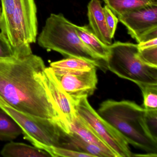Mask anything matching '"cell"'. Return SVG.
<instances>
[{
  "mask_svg": "<svg viewBox=\"0 0 157 157\" xmlns=\"http://www.w3.org/2000/svg\"><path fill=\"white\" fill-rule=\"evenodd\" d=\"M46 68L42 58L33 53L0 58V97L22 113L68 126L45 84Z\"/></svg>",
  "mask_w": 157,
  "mask_h": 157,
  "instance_id": "cell-1",
  "label": "cell"
},
{
  "mask_svg": "<svg viewBox=\"0 0 157 157\" xmlns=\"http://www.w3.org/2000/svg\"><path fill=\"white\" fill-rule=\"evenodd\" d=\"M145 109L134 102L108 100L103 102L98 114L117 130L128 144L157 156V140L151 133Z\"/></svg>",
  "mask_w": 157,
  "mask_h": 157,
  "instance_id": "cell-2",
  "label": "cell"
},
{
  "mask_svg": "<svg viewBox=\"0 0 157 157\" xmlns=\"http://www.w3.org/2000/svg\"><path fill=\"white\" fill-rule=\"evenodd\" d=\"M38 45L48 51L53 50L68 57L82 59L101 69H107L105 60L94 54L76 33L75 24L62 13H52L37 38Z\"/></svg>",
  "mask_w": 157,
  "mask_h": 157,
  "instance_id": "cell-3",
  "label": "cell"
},
{
  "mask_svg": "<svg viewBox=\"0 0 157 157\" xmlns=\"http://www.w3.org/2000/svg\"><path fill=\"white\" fill-rule=\"evenodd\" d=\"M0 30L11 45L19 48L35 43L37 35L34 0H0Z\"/></svg>",
  "mask_w": 157,
  "mask_h": 157,
  "instance_id": "cell-4",
  "label": "cell"
},
{
  "mask_svg": "<svg viewBox=\"0 0 157 157\" xmlns=\"http://www.w3.org/2000/svg\"><path fill=\"white\" fill-rule=\"evenodd\" d=\"M0 109L7 113L22 130L24 138L35 147L44 150L46 147H63L69 128L64 124L47 118L22 113L0 97Z\"/></svg>",
  "mask_w": 157,
  "mask_h": 157,
  "instance_id": "cell-5",
  "label": "cell"
},
{
  "mask_svg": "<svg viewBox=\"0 0 157 157\" xmlns=\"http://www.w3.org/2000/svg\"><path fill=\"white\" fill-rule=\"evenodd\" d=\"M138 44L117 42L109 45L107 69L120 78L138 83L157 84V67L142 62L137 56Z\"/></svg>",
  "mask_w": 157,
  "mask_h": 157,
  "instance_id": "cell-6",
  "label": "cell"
},
{
  "mask_svg": "<svg viewBox=\"0 0 157 157\" xmlns=\"http://www.w3.org/2000/svg\"><path fill=\"white\" fill-rule=\"evenodd\" d=\"M87 98H82L74 104L76 113L113 151L117 157L134 156L127 141L98 114L89 103Z\"/></svg>",
  "mask_w": 157,
  "mask_h": 157,
  "instance_id": "cell-7",
  "label": "cell"
},
{
  "mask_svg": "<svg viewBox=\"0 0 157 157\" xmlns=\"http://www.w3.org/2000/svg\"><path fill=\"white\" fill-rule=\"evenodd\" d=\"M54 77L74 105L93 94L98 82L96 68L70 70L49 67Z\"/></svg>",
  "mask_w": 157,
  "mask_h": 157,
  "instance_id": "cell-8",
  "label": "cell"
},
{
  "mask_svg": "<svg viewBox=\"0 0 157 157\" xmlns=\"http://www.w3.org/2000/svg\"><path fill=\"white\" fill-rule=\"evenodd\" d=\"M138 43L148 31L157 27V5L147 6L117 16Z\"/></svg>",
  "mask_w": 157,
  "mask_h": 157,
  "instance_id": "cell-9",
  "label": "cell"
},
{
  "mask_svg": "<svg viewBox=\"0 0 157 157\" xmlns=\"http://www.w3.org/2000/svg\"><path fill=\"white\" fill-rule=\"evenodd\" d=\"M44 80L52 101L69 126L76 116L74 104L61 88L49 67L45 69Z\"/></svg>",
  "mask_w": 157,
  "mask_h": 157,
  "instance_id": "cell-10",
  "label": "cell"
},
{
  "mask_svg": "<svg viewBox=\"0 0 157 157\" xmlns=\"http://www.w3.org/2000/svg\"><path fill=\"white\" fill-rule=\"evenodd\" d=\"M89 25L95 36L104 44L109 46L112 44L105 22L103 10L99 0H91L88 5Z\"/></svg>",
  "mask_w": 157,
  "mask_h": 157,
  "instance_id": "cell-11",
  "label": "cell"
},
{
  "mask_svg": "<svg viewBox=\"0 0 157 157\" xmlns=\"http://www.w3.org/2000/svg\"><path fill=\"white\" fill-rule=\"evenodd\" d=\"M69 128L70 132L78 135L86 142L100 148L108 157H117L113 151L77 113L72 122L69 124Z\"/></svg>",
  "mask_w": 157,
  "mask_h": 157,
  "instance_id": "cell-12",
  "label": "cell"
},
{
  "mask_svg": "<svg viewBox=\"0 0 157 157\" xmlns=\"http://www.w3.org/2000/svg\"><path fill=\"white\" fill-rule=\"evenodd\" d=\"M76 33L82 43L97 56L106 61L109 53V46L101 42L88 26L75 25Z\"/></svg>",
  "mask_w": 157,
  "mask_h": 157,
  "instance_id": "cell-13",
  "label": "cell"
},
{
  "mask_svg": "<svg viewBox=\"0 0 157 157\" xmlns=\"http://www.w3.org/2000/svg\"><path fill=\"white\" fill-rule=\"evenodd\" d=\"M4 157H50L44 150L25 143L12 142L7 143L1 151Z\"/></svg>",
  "mask_w": 157,
  "mask_h": 157,
  "instance_id": "cell-14",
  "label": "cell"
},
{
  "mask_svg": "<svg viewBox=\"0 0 157 157\" xmlns=\"http://www.w3.org/2000/svg\"><path fill=\"white\" fill-rule=\"evenodd\" d=\"M117 16L147 6L157 5V0H103Z\"/></svg>",
  "mask_w": 157,
  "mask_h": 157,
  "instance_id": "cell-15",
  "label": "cell"
},
{
  "mask_svg": "<svg viewBox=\"0 0 157 157\" xmlns=\"http://www.w3.org/2000/svg\"><path fill=\"white\" fill-rule=\"evenodd\" d=\"M65 148L89 153L94 157H108V155L100 148L88 143L71 132L67 135Z\"/></svg>",
  "mask_w": 157,
  "mask_h": 157,
  "instance_id": "cell-16",
  "label": "cell"
},
{
  "mask_svg": "<svg viewBox=\"0 0 157 157\" xmlns=\"http://www.w3.org/2000/svg\"><path fill=\"white\" fill-rule=\"evenodd\" d=\"M22 134L17 123L3 110L0 109V140L11 141Z\"/></svg>",
  "mask_w": 157,
  "mask_h": 157,
  "instance_id": "cell-17",
  "label": "cell"
},
{
  "mask_svg": "<svg viewBox=\"0 0 157 157\" xmlns=\"http://www.w3.org/2000/svg\"><path fill=\"white\" fill-rule=\"evenodd\" d=\"M50 67L70 70H88L97 67L90 61L76 57H68L59 61L52 62Z\"/></svg>",
  "mask_w": 157,
  "mask_h": 157,
  "instance_id": "cell-18",
  "label": "cell"
},
{
  "mask_svg": "<svg viewBox=\"0 0 157 157\" xmlns=\"http://www.w3.org/2000/svg\"><path fill=\"white\" fill-rule=\"evenodd\" d=\"M32 53L30 45H25L19 48L13 47L7 37L0 33V58L26 56Z\"/></svg>",
  "mask_w": 157,
  "mask_h": 157,
  "instance_id": "cell-19",
  "label": "cell"
},
{
  "mask_svg": "<svg viewBox=\"0 0 157 157\" xmlns=\"http://www.w3.org/2000/svg\"><path fill=\"white\" fill-rule=\"evenodd\" d=\"M136 84L142 92L144 109L157 110V84L138 83Z\"/></svg>",
  "mask_w": 157,
  "mask_h": 157,
  "instance_id": "cell-20",
  "label": "cell"
},
{
  "mask_svg": "<svg viewBox=\"0 0 157 157\" xmlns=\"http://www.w3.org/2000/svg\"><path fill=\"white\" fill-rule=\"evenodd\" d=\"M44 150L49 153L52 157H94L91 154L61 147H46Z\"/></svg>",
  "mask_w": 157,
  "mask_h": 157,
  "instance_id": "cell-21",
  "label": "cell"
},
{
  "mask_svg": "<svg viewBox=\"0 0 157 157\" xmlns=\"http://www.w3.org/2000/svg\"><path fill=\"white\" fill-rule=\"evenodd\" d=\"M137 56L145 64L157 67V46L143 49L138 48Z\"/></svg>",
  "mask_w": 157,
  "mask_h": 157,
  "instance_id": "cell-22",
  "label": "cell"
},
{
  "mask_svg": "<svg viewBox=\"0 0 157 157\" xmlns=\"http://www.w3.org/2000/svg\"><path fill=\"white\" fill-rule=\"evenodd\" d=\"M103 10L108 31L111 38L113 39L117 27L118 18L107 5H105Z\"/></svg>",
  "mask_w": 157,
  "mask_h": 157,
  "instance_id": "cell-23",
  "label": "cell"
},
{
  "mask_svg": "<svg viewBox=\"0 0 157 157\" xmlns=\"http://www.w3.org/2000/svg\"><path fill=\"white\" fill-rule=\"evenodd\" d=\"M147 126L151 135L157 140V110H145Z\"/></svg>",
  "mask_w": 157,
  "mask_h": 157,
  "instance_id": "cell-24",
  "label": "cell"
},
{
  "mask_svg": "<svg viewBox=\"0 0 157 157\" xmlns=\"http://www.w3.org/2000/svg\"><path fill=\"white\" fill-rule=\"evenodd\" d=\"M139 49L148 48L151 47L157 46V38L148 40L145 42H141L137 44Z\"/></svg>",
  "mask_w": 157,
  "mask_h": 157,
  "instance_id": "cell-25",
  "label": "cell"
},
{
  "mask_svg": "<svg viewBox=\"0 0 157 157\" xmlns=\"http://www.w3.org/2000/svg\"><path fill=\"white\" fill-rule=\"evenodd\" d=\"M1 7H0V20H1Z\"/></svg>",
  "mask_w": 157,
  "mask_h": 157,
  "instance_id": "cell-26",
  "label": "cell"
},
{
  "mask_svg": "<svg viewBox=\"0 0 157 157\" xmlns=\"http://www.w3.org/2000/svg\"><path fill=\"white\" fill-rule=\"evenodd\" d=\"M0 3H1V1H0Z\"/></svg>",
  "mask_w": 157,
  "mask_h": 157,
  "instance_id": "cell-27",
  "label": "cell"
}]
</instances>
